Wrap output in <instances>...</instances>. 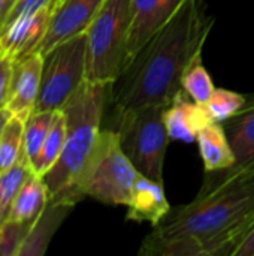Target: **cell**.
<instances>
[{
    "mask_svg": "<svg viewBox=\"0 0 254 256\" xmlns=\"http://www.w3.org/2000/svg\"><path fill=\"white\" fill-rule=\"evenodd\" d=\"M254 220V168L201 189L144 238L141 256H232Z\"/></svg>",
    "mask_w": 254,
    "mask_h": 256,
    "instance_id": "6da1fadb",
    "label": "cell"
},
{
    "mask_svg": "<svg viewBox=\"0 0 254 256\" xmlns=\"http://www.w3.org/2000/svg\"><path fill=\"white\" fill-rule=\"evenodd\" d=\"M213 26L214 18L199 0H184L174 16L130 57L112 84L115 111L168 106L183 90V75L204 51Z\"/></svg>",
    "mask_w": 254,
    "mask_h": 256,
    "instance_id": "7a4b0ae2",
    "label": "cell"
},
{
    "mask_svg": "<svg viewBox=\"0 0 254 256\" xmlns=\"http://www.w3.org/2000/svg\"><path fill=\"white\" fill-rule=\"evenodd\" d=\"M111 93V82L85 80L61 108L66 114L64 147L57 164L43 176L51 201L76 206L84 200L82 178L97 146Z\"/></svg>",
    "mask_w": 254,
    "mask_h": 256,
    "instance_id": "3957f363",
    "label": "cell"
},
{
    "mask_svg": "<svg viewBox=\"0 0 254 256\" xmlns=\"http://www.w3.org/2000/svg\"><path fill=\"white\" fill-rule=\"evenodd\" d=\"M132 20V0L103 2L85 32L87 81H117L130 58Z\"/></svg>",
    "mask_w": 254,
    "mask_h": 256,
    "instance_id": "277c9868",
    "label": "cell"
},
{
    "mask_svg": "<svg viewBox=\"0 0 254 256\" xmlns=\"http://www.w3.org/2000/svg\"><path fill=\"white\" fill-rule=\"evenodd\" d=\"M166 106L147 105L115 111V130L120 146L139 174L163 183V166L171 141L163 112Z\"/></svg>",
    "mask_w": 254,
    "mask_h": 256,
    "instance_id": "5b68a950",
    "label": "cell"
},
{
    "mask_svg": "<svg viewBox=\"0 0 254 256\" xmlns=\"http://www.w3.org/2000/svg\"><path fill=\"white\" fill-rule=\"evenodd\" d=\"M138 174L123 152L115 130L102 129L82 178V196L108 206H127Z\"/></svg>",
    "mask_w": 254,
    "mask_h": 256,
    "instance_id": "8992f818",
    "label": "cell"
},
{
    "mask_svg": "<svg viewBox=\"0 0 254 256\" xmlns=\"http://www.w3.org/2000/svg\"><path fill=\"white\" fill-rule=\"evenodd\" d=\"M40 88L34 112L58 111L87 80V34L79 33L42 54Z\"/></svg>",
    "mask_w": 254,
    "mask_h": 256,
    "instance_id": "52a82bcc",
    "label": "cell"
},
{
    "mask_svg": "<svg viewBox=\"0 0 254 256\" xmlns=\"http://www.w3.org/2000/svg\"><path fill=\"white\" fill-rule=\"evenodd\" d=\"M223 126L235 154V164L225 171L205 172L201 189H208L231 176L254 168V94L247 96L246 105Z\"/></svg>",
    "mask_w": 254,
    "mask_h": 256,
    "instance_id": "ba28073f",
    "label": "cell"
},
{
    "mask_svg": "<svg viewBox=\"0 0 254 256\" xmlns=\"http://www.w3.org/2000/svg\"><path fill=\"white\" fill-rule=\"evenodd\" d=\"M57 3L58 0H52L49 4L31 14L21 15L12 22H9L0 32L1 54L16 62L22 57L37 52L49 28Z\"/></svg>",
    "mask_w": 254,
    "mask_h": 256,
    "instance_id": "9c48e42d",
    "label": "cell"
},
{
    "mask_svg": "<svg viewBox=\"0 0 254 256\" xmlns=\"http://www.w3.org/2000/svg\"><path fill=\"white\" fill-rule=\"evenodd\" d=\"M105 0H58L46 36L37 52L45 54L57 44L87 32Z\"/></svg>",
    "mask_w": 254,
    "mask_h": 256,
    "instance_id": "30bf717a",
    "label": "cell"
},
{
    "mask_svg": "<svg viewBox=\"0 0 254 256\" xmlns=\"http://www.w3.org/2000/svg\"><path fill=\"white\" fill-rule=\"evenodd\" d=\"M42 54L33 52L13 62L12 81L6 108L12 116L27 122L34 112L42 75Z\"/></svg>",
    "mask_w": 254,
    "mask_h": 256,
    "instance_id": "8fae6325",
    "label": "cell"
},
{
    "mask_svg": "<svg viewBox=\"0 0 254 256\" xmlns=\"http://www.w3.org/2000/svg\"><path fill=\"white\" fill-rule=\"evenodd\" d=\"M165 126L171 141L193 142L202 128L213 122L204 105L196 104L181 90L163 112Z\"/></svg>",
    "mask_w": 254,
    "mask_h": 256,
    "instance_id": "7c38bea8",
    "label": "cell"
},
{
    "mask_svg": "<svg viewBox=\"0 0 254 256\" xmlns=\"http://www.w3.org/2000/svg\"><path fill=\"white\" fill-rule=\"evenodd\" d=\"M126 207L127 220L136 224L148 222L151 226H156L171 210L163 183L142 174H138Z\"/></svg>",
    "mask_w": 254,
    "mask_h": 256,
    "instance_id": "4fadbf2b",
    "label": "cell"
},
{
    "mask_svg": "<svg viewBox=\"0 0 254 256\" xmlns=\"http://www.w3.org/2000/svg\"><path fill=\"white\" fill-rule=\"evenodd\" d=\"M183 3L184 0H132L133 20L129 42L130 57L174 16Z\"/></svg>",
    "mask_w": 254,
    "mask_h": 256,
    "instance_id": "5bb4252c",
    "label": "cell"
},
{
    "mask_svg": "<svg viewBox=\"0 0 254 256\" xmlns=\"http://www.w3.org/2000/svg\"><path fill=\"white\" fill-rule=\"evenodd\" d=\"M75 206L66 204V202H55L48 201L46 207L43 208L42 214L37 218V220L30 228L18 256H42L54 237L55 231L60 228L63 220L69 216Z\"/></svg>",
    "mask_w": 254,
    "mask_h": 256,
    "instance_id": "9a60e30c",
    "label": "cell"
},
{
    "mask_svg": "<svg viewBox=\"0 0 254 256\" xmlns=\"http://www.w3.org/2000/svg\"><path fill=\"white\" fill-rule=\"evenodd\" d=\"M196 144L204 162L205 172L225 171L235 164V154L223 123L211 122L202 128L196 136Z\"/></svg>",
    "mask_w": 254,
    "mask_h": 256,
    "instance_id": "2e32d148",
    "label": "cell"
},
{
    "mask_svg": "<svg viewBox=\"0 0 254 256\" xmlns=\"http://www.w3.org/2000/svg\"><path fill=\"white\" fill-rule=\"evenodd\" d=\"M48 201L49 195L43 177L31 171L16 195L9 220L19 222L31 228L37 218L42 214Z\"/></svg>",
    "mask_w": 254,
    "mask_h": 256,
    "instance_id": "e0dca14e",
    "label": "cell"
},
{
    "mask_svg": "<svg viewBox=\"0 0 254 256\" xmlns=\"http://www.w3.org/2000/svg\"><path fill=\"white\" fill-rule=\"evenodd\" d=\"M55 111H40L33 112L24 126V138H22V153L21 158L31 166L39 158L48 132L51 129V123Z\"/></svg>",
    "mask_w": 254,
    "mask_h": 256,
    "instance_id": "ac0fdd59",
    "label": "cell"
},
{
    "mask_svg": "<svg viewBox=\"0 0 254 256\" xmlns=\"http://www.w3.org/2000/svg\"><path fill=\"white\" fill-rule=\"evenodd\" d=\"M64 141H66V114L63 110H58L54 112L51 129L48 132L42 152L33 165V171L43 177L57 164L63 152Z\"/></svg>",
    "mask_w": 254,
    "mask_h": 256,
    "instance_id": "d6986e66",
    "label": "cell"
},
{
    "mask_svg": "<svg viewBox=\"0 0 254 256\" xmlns=\"http://www.w3.org/2000/svg\"><path fill=\"white\" fill-rule=\"evenodd\" d=\"M31 171V166L22 158H19L12 168L0 176V228L7 224L16 195Z\"/></svg>",
    "mask_w": 254,
    "mask_h": 256,
    "instance_id": "ffe728a7",
    "label": "cell"
},
{
    "mask_svg": "<svg viewBox=\"0 0 254 256\" xmlns=\"http://www.w3.org/2000/svg\"><path fill=\"white\" fill-rule=\"evenodd\" d=\"M181 86L183 90L189 94V98L199 105H205L211 98L213 92L216 90V86L210 72L204 66L202 52H199L186 69Z\"/></svg>",
    "mask_w": 254,
    "mask_h": 256,
    "instance_id": "44dd1931",
    "label": "cell"
},
{
    "mask_svg": "<svg viewBox=\"0 0 254 256\" xmlns=\"http://www.w3.org/2000/svg\"><path fill=\"white\" fill-rule=\"evenodd\" d=\"M25 122L12 116L0 135V176L12 168L21 158Z\"/></svg>",
    "mask_w": 254,
    "mask_h": 256,
    "instance_id": "7402d4cb",
    "label": "cell"
},
{
    "mask_svg": "<svg viewBox=\"0 0 254 256\" xmlns=\"http://www.w3.org/2000/svg\"><path fill=\"white\" fill-rule=\"evenodd\" d=\"M247 96L232 92L229 88H217L213 92L208 102L204 105L213 122L225 123L231 117L240 112V110L246 105Z\"/></svg>",
    "mask_w": 254,
    "mask_h": 256,
    "instance_id": "603a6c76",
    "label": "cell"
},
{
    "mask_svg": "<svg viewBox=\"0 0 254 256\" xmlns=\"http://www.w3.org/2000/svg\"><path fill=\"white\" fill-rule=\"evenodd\" d=\"M28 231V225L7 220L0 228V256H18Z\"/></svg>",
    "mask_w": 254,
    "mask_h": 256,
    "instance_id": "cb8c5ba5",
    "label": "cell"
},
{
    "mask_svg": "<svg viewBox=\"0 0 254 256\" xmlns=\"http://www.w3.org/2000/svg\"><path fill=\"white\" fill-rule=\"evenodd\" d=\"M12 70H13V60L4 54L0 56V110L6 108L10 81H12Z\"/></svg>",
    "mask_w": 254,
    "mask_h": 256,
    "instance_id": "d4e9b609",
    "label": "cell"
},
{
    "mask_svg": "<svg viewBox=\"0 0 254 256\" xmlns=\"http://www.w3.org/2000/svg\"><path fill=\"white\" fill-rule=\"evenodd\" d=\"M51 2H52V0H16L15 4L12 6V9L9 10V14L6 15L1 30H3L9 22H12L13 20H16L18 16L25 15V14H31V12H34V10L43 8V6L49 4ZM1 30H0V32H1Z\"/></svg>",
    "mask_w": 254,
    "mask_h": 256,
    "instance_id": "484cf974",
    "label": "cell"
},
{
    "mask_svg": "<svg viewBox=\"0 0 254 256\" xmlns=\"http://www.w3.org/2000/svg\"><path fill=\"white\" fill-rule=\"evenodd\" d=\"M232 256H254V220L234 249Z\"/></svg>",
    "mask_w": 254,
    "mask_h": 256,
    "instance_id": "4316f807",
    "label": "cell"
},
{
    "mask_svg": "<svg viewBox=\"0 0 254 256\" xmlns=\"http://www.w3.org/2000/svg\"><path fill=\"white\" fill-rule=\"evenodd\" d=\"M16 0H0V30L3 27L4 18L9 14V10L12 9V6L15 4Z\"/></svg>",
    "mask_w": 254,
    "mask_h": 256,
    "instance_id": "83f0119b",
    "label": "cell"
},
{
    "mask_svg": "<svg viewBox=\"0 0 254 256\" xmlns=\"http://www.w3.org/2000/svg\"><path fill=\"white\" fill-rule=\"evenodd\" d=\"M10 117H12V114H10V111H9L7 108L0 110V135H1V132H3L4 124L7 123V120H9Z\"/></svg>",
    "mask_w": 254,
    "mask_h": 256,
    "instance_id": "f1b7e54d",
    "label": "cell"
},
{
    "mask_svg": "<svg viewBox=\"0 0 254 256\" xmlns=\"http://www.w3.org/2000/svg\"><path fill=\"white\" fill-rule=\"evenodd\" d=\"M0 56H1V50H0Z\"/></svg>",
    "mask_w": 254,
    "mask_h": 256,
    "instance_id": "f546056e",
    "label": "cell"
}]
</instances>
